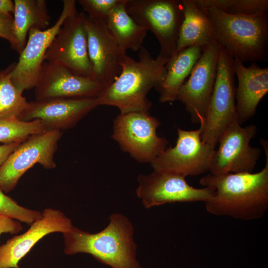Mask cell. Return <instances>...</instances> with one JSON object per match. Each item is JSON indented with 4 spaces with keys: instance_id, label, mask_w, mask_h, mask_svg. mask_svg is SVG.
<instances>
[{
    "instance_id": "cell-15",
    "label": "cell",
    "mask_w": 268,
    "mask_h": 268,
    "mask_svg": "<svg viewBox=\"0 0 268 268\" xmlns=\"http://www.w3.org/2000/svg\"><path fill=\"white\" fill-rule=\"evenodd\" d=\"M104 87L94 78L76 75L61 65L44 61L34 92L36 100L96 98Z\"/></svg>"
},
{
    "instance_id": "cell-27",
    "label": "cell",
    "mask_w": 268,
    "mask_h": 268,
    "mask_svg": "<svg viewBox=\"0 0 268 268\" xmlns=\"http://www.w3.org/2000/svg\"><path fill=\"white\" fill-rule=\"evenodd\" d=\"M0 215L30 225L42 216V213L19 205L15 201L5 195L0 188Z\"/></svg>"
},
{
    "instance_id": "cell-11",
    "label": "cell",
    "mask_w": 268,
    "mask_h": 268,
    "mask_svg": "<svg viewBox=\"0 0 268 268\" xmlns=\"http://www.w3.org/2000/svg\"><path fill=\"white\" fill-rule=\"evenodd\" d=\"M82 12L68 16L47 49L45 61L59 64L73 73L94 78L89 60Z\"/></svg>"
},
{
    "instance_id": "cell-6",
    "label": "cell",
    "mask_w": 268,
    "mask_h": 268,
    "mask_svg": "<svg viewBox=\"0 0 268 268\" xmlns=\"http://www.w3.org/2000/svg\"><path fill=\"white\" fill-rule=\"evenodd\" d=\"M125 8L137 24L156 36L159 55L170 58L175 52L184 19L182 0H127Z\"/></svg>"
},
{
    "instance_id": "cell-7",
    "label": "cell",
    "mask_w": 268,
    "mask_h": 268,
    "mask_svg": "<svg viewBox=\"0 0 268 268\" xmlns=\"http://www.w3.org/2000/svg\"><path fill=\"white\" fill-rule=\"evenodd\" d=\"M204 121L205 119L201 120L200 127L197 130L177 129L176 145L166 148L150 163L153 170L185 178L209 171L215 149L201 139Z\"/></svg>"
},
{
    "instance_id": "cell-10",
    "label": "cell",
    "mask_w": 268,
    "mask_h": 268,
    "mask_svg": "<svg viewBox=\"0 0 268 268\" xmlns=\"http://www.w3.org/2000/svg\"><path fill=\"white\" fill-rule=\"evenodd\" d=\"M62 1V11L52 26L45 30L32 28L28 32V40L10 73L12 82L22 93L35 87L47 49L65 19L77 11L75 0Z\"/></svg>"
},
{
    "instance_id": "cell-1",
    "label": "cell",
    "mask_w": 268,
    "mask_h": 268,
    "mask_svg": "<svg viewBox=\"0 0 268 268\" xmlns=\"http://www.w3.org/2000/svg\"><path fill=\"white\" fill-rule=\"evenodd\" d=\"M266 154V164L255 173L208 174L200 180L204 187L214 191V195L205 202L206 210L218 216H227L243 220L262 218L268 208V144L261 139Z\"/></svg>"
},
{
    "instance_id": "cell-23",
    "label": "cell",
    "mask_w": 268,
    "mask_h": 268,
    "mask_svg": "<svg viewBox=\"0 0 268 268\" xmlns=\"http://www.w3.org/2000/svg\"><path fill=\"white\" fill-rule=\"evenodd\" d=\"M127 0L115 8L104 20L110 33L121 49L139 51L148 30L137 24L126 10Z\"/></svg>"
},
{
    "instance_id": "cell-31",
    "label": "cell",
    "mask_w": 268,
    "mask_h": 268,
    "mask_svg": "<svg viewBox=\"0 0 268 268\" xmlns=\"http://www.w3.org/2000/svg\"><path fill=\"white\" fill-rule=\"evenodd\" d=\"M21 142H13L0 145V167L9 155L14 151Z\"/></svg>"
},
{
    "instance_id": "cell-28",
    "label": "cell",
    "mask_w": 268,
    "mask_h": 268,
    "mask_svg": "<svg viewBox=\"0 0 268 268\" xmlns=\"http://www.w3.org/2000/svg\"><path fill=\"white\" fill-rule=\"evenodd\" d=\"M124 0H78V3L91 18L104 19Z\"/></svg>"
},
{
    "instance_id": "cell-8",
    "label": "cell",
    "mask_w": 268,
    "mask_h": 268,
    "mask_svg": "<svg viewBox=\"0 0 268 268\" xmlns=\"http://www.w3.org/2000/svg\"><path fill=\"white\" fill-rule=\"evenodd\" d=\"M159 121L149 114H120L114 121L112 138L121 149L140 163H151L166 148L169 142L159 136Z\"/></svg>"
},
{
    "instance_id": "cell-25",
    "label": "cell",
    "mask_w": 268,
    "mask_h": 268,
    "mask_svg": "<svg viewBox=\"0 0 268 268\" xmlns=\"http://www.w3.org/2000/svg\"><path fill=\"white\" fill-rule=\"evenodd\" d=\"M47 131L39 120L23 121L19 119L0 120V142H22L30 136Z\"/></svg>"
},
{
    "instance_id": "cell-4",
    "label": "cell",
    "mask_w": 268,
    "mask_h": 268,
    "mask_svg": "<svg viewBox=\"0 0 268 268\" xmlns=\"http://www.w3.org/2000/svg\"><path fill=\"white\" fill-rule=\"evenodd\" d=\"M216 42L242 63L268 62L267 11L249 15L225 13L214 7L204 8Z\"/></svg>"
},
{
    "instance_id": "cell-17",
    "label": "cell",
    "mask_w": 268,
    "mask_h": 268,
    "mask_svg": "<svg viewBox=\"0 0 268 268\" xmlns=\"http://www.w3.org/2000/svg\"><path fill=\"white\" fill-rule=\"evenodd\" d=\"M87 49L94 77L105 87L112 83L122 71L120 65L123 52L108 31L103 19L84 14Z\"/></svg>"
},
{
    "instance_id": "cell-2",
    "label": "cell",
    "mask_w": 268,
    "mask_h": 268,
    "mask_svg": "<svg viewBox=\"0 0 268 268\" xmlns=\"http://www.w3.org/2000/svg\"><path fill=\"white\" fill-rule=\"evenodd\" d=\"M138 56L139 61H137L127 53L122 55L121 72L96 97L99 106L116 107L120 114H149L152 103L147 95L151 89L164 80L166 65L170 58L159 54L154 59L143 46L139 50Z\"/></svg>"
},
{
    "instance_id": "cell-21",
    "label": "cell",
    "mask_w": 268,
    "mask_h": 268,
    "mask_svg": "<svg viewBox=\"0 0 268 268\" xmlns=\"http://www.w3.org/2000/svg\"><path fill=\"white\" fill-rule=\"evenodd\" d=\"M204 47L199 46L189 47L170 57L166 65L165 78L155 87L159 94L160 102L176 100L180 88L200 58Z\"/></svg>"
},
{
    "instance_id": "cell-5",
    "label": "cell",
    "mask_w": 268,
    "mask_h": 268,
    "mask_svg": "<svg viewBox=\"0 0 268 268\" xmlns=\"http://www.w3.org/2000/svg\"><path fill=\"white\" fill-rule=\"evenodd\" d=\"M233 60L220 46L215 81L201 134L202 141L214 147L229 125L237 121Z\"/></svg>"
},
{
    "instance_id": "cell-12",
    "label": "cell",
    "mask_w": 268,
    "mask_h": 268,
    "mask_svg": "<svg viewBox=\"0 0 268 268\" xmlns=\"http://www.w3.org/2000/svg\"><path fill=\"white\" fill-rule=\"evenodd\" d=\"M257 132L255 125L243 127L235 121L229 125L218 140L219 148L210 162V174L252 173L261 153L259 148L250 145Z\"/></svg>"
},
{
    "instance_id": "cell-3",
    "label": "cell",
    "mask_w": 268,
    "mask_h": 268,
    "mask_svg": "<svg viewBox=\"0 0 268 268\" xmlns=\"http://www.w3.org/2000/svg\"><path fill=\"white\" fill-rule=\"evenodd\" d=\"M102 231L90 233L74 226L63 234L66 255L83 253L112 268H141L136 260L137 245L133 238L134 227L129 219L113 213Z\"/></svg>"
},
{
    "instance_id": "cell-14",
    "label": "cell",
    "mask_w": 268,
    "mask_h": 268,
    "mask_svg": "<svg viewBox=\"0 0 268 268\" xmlns=\"http://www.w3.org/2000/svg\"><path fill=\"white\" fill-rule=\"evenodd\" d=\"M220 48L216 42L203 48L189 79L178 93L176 100L184 104L194 123L205 119L215 81Z\"/></svg>"
},
{
    "instance_id": "cell-32",
    "label": "cell",
    "mask_w": 268,
    "mask_h": 268,
    "mask_svg": "<svg viewBox=\"0 0 268 268\" xmlns=\"http://www.w3.org/2000/svg\"><path fill=\"white\" fill-rule=\"evenodd\" d=\"M14 3L11 0H0V13L10 14L14 13Z\"/></svg>"
},
{
    "instance_id": "cell-16",
    "label": "cell",
    "mask_w": 268,
    "mask_h": 268,
    "mask_svg": "<svg viewBox=\"0 0 268 268\" xmlns=\"http://www.w3.org/2000/svg\"><path fill=\"white\" fill-rule=\"evenodd\" d=\"M96 98H53L29 102L19 119L39 120L47 130L62 132L73 127L98 106Z\"/></svg>"
},
{
    "instance_id": "cell-13",
    "label": "cell",
    "mask_w": 268,
    "mask_h": 268,
    "mask_svg": "<svg viewBox=\"0 0 268 268\" xmlns=\"http://www.w3.org/2000/svg\"><path fill=\"white\" fill-rule=\"evenodd\" d=\"M137 197L146 208L173 202H206L214 195L209 187L196 188L190 186L185 177L174 174L155 171L137 177Z\"/></svg>"
},
{
    "instance_id": "cell-20",
    "label": "cell",
    "mask_w": 268,
    "mask_h": 268,
    "mask_svg": "<svg viewBox=\"0 0 268 268\" xmlns=\"http://www.w3.org/2000/svg\"><path fill=\"white\" fill-rule=\"evenodd\" d=\"M182 2L184 19L173 54L189 47H205L216 42L213 28L205 9L198 5L194 0H182Z\"/></svg>"
},
{
    "instance_id": "cell-9",
    "label": "cell",
    "mask_w": 268,
    "mask_h": 268,
    "mask_svg": "<svg viewBox=\"0 0 268 268\" xmlns=\"http://www.w3.org/2000/svg\"><path fill=\"white\" fill-rule=\"evenodd\" d=\"M62 132L47 130L22 142L0 167V188L5 193L14 189L30 168L40 164L46 169L56 167L54 155Z\"/></svg>"
},
{
    "instance_id": "cell-29",
    "label": "cell",
    "mask_w": 268,
    "mask_h": 268,
    "mask_svg": "<svg viewBox=\"0 0 268 268\" xmlns=\"http://www.w3.org/2000/svg\"><path fill=\"white\" fill-rule=\"evenodd\" d=\"M13 17L10 14L0 13V38L7 40L17 52V44L13 34Z\"/></svg>"
},
{
    "instance_id": "cell-30",
    "label": "cell",
    "mask_w": 268,
    "mask_h": 268,
    "mask_svg": "<svg viewBox=\"0 0 268 268\" xmlns=\"http://www.w3.org/2000/svg\"><path fill=\"white\" fill-rule=\"evenodd\" d=\"M22 229L19 221L0 215V236L3 233L17 234Z\"/></svg>"
},
{
    "instance_id": "cell-19",
    "label": "cell",
    "mask_w": 268,
    "mask_h": 268,
    "mask_svg": "<svg viewBox=\"0 0 268 268\" xmlns=\"http://www.w3.org/2000/svg\"><path fill=\"white\" fill-rule=\"evenodd\" d=\"M233 70L238 79L236 89L237 121L242 125L255 115L259 102L268 93V68H262L256 63L246 67L234 59Z\"/></svg>"
},
{
    "instance_id": "cell-24",
    "label": "cell",
    "mask_w": 268,
    "mask_h": 268,
    "mask_svg": "<svg viewBox=\"0 0 268 268\" xmlns=\"http://www.w3.org/2000/svg\"><path fill=\"white\" fill-rule=\"evenodd\" d=\"M16 63L0 71V120L19 119L29 104L10 78Z\"/></svg>"
},
{
    "instance_id": "cell-26",
    "label": "cell",
    "mask_w": 268,
    "mask_h": 268,
    "mask_svg": "<svg viewBox=\"0 0 268 268\" xmlns=\"http://www.w3.org/2000/svg\"><path fill=\"white\" fill-rule=\"evenodd\" d=\"M203 8L214 7L231 15H249L267 11L268 0H194Z\"/></svg>"
},
{
    "instance_id": "cell-18",
    "label": "cell",
    "mask_w": 268,
    "mask_h": 268,
    "mask_svg": "<svg viewBox=\"0 0 268 268\" xmlns=\"http://www.w3.org/2000/svg\"><path fill=\"white\" fill-rule=\"evenodd\" d=\"M42 213V216L25 232L0 246V268H19L20 261L40 239L54 232L65 233L73 226L71 220L59 210L48 208Z\"/></svg>"
},
{
    "instance_id": "cell-22",
    "label": "cell",
    "mask_w": 268,
    "mask_h": 268,
    "mask_svg": "<svg viewBox=\"0 0 268 268\" xmlns=\"http://www.w3.org/2000/svg\"><path fill=\"white\" fill-rule=\"evenodd\" d=\"M13 34L19 54L24 48L27 35L32 28H47L51 17L45 0H14Z\"/></svg>"
}]
</instances>
